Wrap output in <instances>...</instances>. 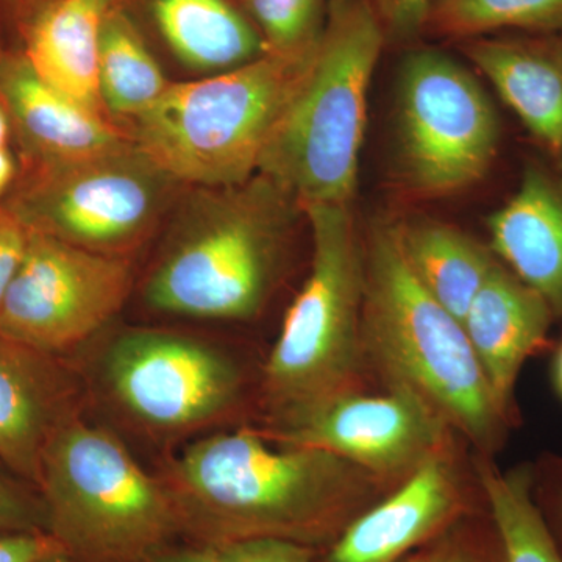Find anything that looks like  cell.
<instances>
[{
	"mask_svg": "<svg viewBox=\"0 0 562 562\" xmlns=\"http://www.w3.org/2000/svg\"><path fill=\"white\" fill-rule=\"evenodd\" d=\"M557 479L541 492L532 491L536 505L541 512L547 527L552 532L554 542L562 553V465L558 469Z\"/></svg>",
	"mask_w": 562,
	"mask_h": 562,
	"instance_id": "32",
	"label": "cell"
},
{
	"mask_svg": "<svg viewBox=\"0 0 562 562\" xmlns=\"http://www.w3.org/2000/svg\"><path fill=\"white\" fill-rule=\"evenodd\" d=\"M0 55H2V54H0Z\"/></svg>",
	"mask_w": 562,
	"mask_h": 562,
	"instance_id": "40",
	"label": "cell"
},
{
	"mask_svg": "<svg viewBox=\"0 0 562 562\" xmlns=\"http://www.w3.org/2000/svg\"><path fill=\"white\" fill-rule=\"evenodd\" d=\"M427 29L447 38H476L519 29L562 31V0H432Z\"/></svg>",
	"mask_w": 562,
	"mask_h": 562,
	"instance_id": "24",
	"label": "cell"
},
{
	"mask_svg": "<svg viewBox=\"0 0 562 562\" xmlns=\"http://www.w3.org/2000/svg\"><path fill=\"white\" fill-rule=\"evenodd\" d=\"M361 347L391 387L419 395L475 441L497 438L506 414L464 327L416 279L391 222L373 225L364 247Z\"/></svg>",
	"mask_w": 562,
	"mask_h": 562,
	"instance_id": "3",
	"label": "cell"
},
{
	"mask_svg": "<svg viewBox=\"0 0 562 562\" xmlns=\"http://www.w3.org/2000/svg\"><path fill=\"white\" fill-rule=\"evenodd\" d=\"M110 0H49L29 24L24 57L66 98L103 113L99 52Z\"/></svg>",
	"mask_w": 562,
	"mask_h": 562,
	"instance_id": "19",
	"label": "cell"
},
{
	"mask_svg": "<svg viewBox=\"0 0 562 562\" xmlns=\"http://www.w3.org/2000/svg\"><path fill=\"white\" fill-rule=\"evenodd\" d=\"M387 41L406 43L427 29L432 0H371Z\"/></svg>",
	"mask_w": 562,
	"mask_h": 562,
	"instance_id": "27",
	"label": "cell"
},
{
	"mask_svg": "<svg viewBox=\"0 0 562 562\" xmlns=\"http://www.w3.org/2000/svg\"><path fill=\"white\" fill-rule=\"evenodd\" d=\"M16 179V162L7 146H0V198L5 195Z\"/></svg>",
	"mask_w": 562,
	"mask_h": 562,
	"instance_id": "34",
	"label": "cell"
},
{
	"mask_svg": "<svg viewBox=\"0 0 562 562\" xmlns=\"http://www.w3.org/2000/svg\"><path fill=\"white\" fill-rule=\"evenodd\" d=\"M447 420L419 395L342 391L272 419L269 436L288 447L336 454L373 475L412 473L441 453Z\"/></svg>",
	"mask_w": 562,
	"mask_h": 562,
	"instance_id": "12",
	"label": "cell"
},
{
	"mask_svg": "<svg viewBox=\"0 0 562 562\" xmlns=\"http://www.w3.org/2000/svg\"><path fill=\"white\" fill-rule=\"evenodd\" d=\"M464 52L525 127L562 155V40L476 38Z\"/></svg>",
	"mask_w": 562,
	"mask_h": 562,
	"instance_id": "17",
	"label": "cell"
},
{
	"mask_svg": "<svg viewBox=\"0 0 562 562\" xmlns=\"http://www.w3.org/2000/svg\"><path fill=\"white\" fill-rule=\"evenodd\" d=\"M462 509L449 462L432 454L398 490L360 514L325 549L324 562H401L446 535Z\"/></svg>",
	"mask_w": 562,
	"mask_h": 562,
	"instance_id": "13",
	"label": "cell"
},
{
	"mask_svg": "<svg viewBox=\"0 0 562 562\" xmlns=\"http://www.w3.org/2000/svg\"><path fill=\"white\" fill-rule=\"evenodd\" d=\"M44 562H74V561H70L69 558L66 557V554H57V557L49 558V560H46Z\"/></svg>",
	"mask_w": 562,
	"mask_h": 562,
	"instance_id": "38",
	"label": "cell"
},
{
	"mask_svg": "<svg viewBox=\"0 0 562 562\" xmlns=\"http://www.w3.org/2000/svg\"><path fill=\"white\" fill-rule=\"evenodd\" d=\"M154 16L171 49L192 68H238L268 50L227 0H154Z\"/></svg>",
	"mask_w": 562,
	"mask_h": 562,
	"instance_id": "21",
	"label": "cell"
},
{
	"mask_svg": "<svg viewBox=\"0 0 562 562\" xmlns=\"http://www.w3.org/2000/svg\"><path fill=\"white\" fill-rule=\"evenodd\" d=\"M38 491L47 531L74 562H146L181 532L162 480L79 414L47 442Z\"/></svg>",
	"mask_w": 562,
	"mask_h": 562,
	"instance_id": "6",
	"label": "cell"
},
{
	"mask_svg": "<svg viewBox=\"0 0 562 562\" xmlns=\"http://www.w3.org/2000/svg\"><path fill=\"white\" fill-rule=\"evenodd\" d=\"M303 211L312 224V271L265 366L272 419L349 391L362 350L364 249L350 205Z\"/></svg>",
	"mask_w": 562,
	"mask_h": 562,
	"instance_id": "7",
	"label": "cell"
},
{
	"mask_svg": "<svg viewBox=\"0 0 562 562\" xmlns=\"http://www.w3.org/2000/svg\"><path fill=\"white\" fill-rule=\"evenodd\" d=\"M498 117L482 83L438 50L408 55L397 94V161L416 194L442 198L472 187L497 151Z\"/></svg>",
	"mask_w": 562,
	"mask_h": 562,
	"instance_id": "9",
	"label": "cell"
},
{
	"mask_svg": "<svg viewBox=\"0 0 562 562\" xmlns=\"http://www.w3.org/2000/svg\"><path fill=\"white\" fill-rule=\"evenodd\" d=\"M480 483L501 541L503 562H562L560 547L532 495L531 468L503 472L484 462Z\"/></svg>",
	"mask_w": 562,
	"mask_h": 562,
	"instance_id": "22",
	"label": "cell"
},
{
	"mask_svg": "<svg viewBox=\"0 0 562 562\" xmlns=\"http://www.w3.org/2000/svg\"><path fill=\"white\" fill-rule=\"evenodd\" d=\"M65 554L49 532H10L0 535V562H44Z\"/></svg>",
	"mask_w": 562,
	"mask_h": 562,
	"instance_id": "31",
	"label": "cell"
},
{
	"mask_svg": "<svg viewBox=\"0 0 562 562\" xmlns=\"http://www.w3.org/2000/svg\"><path fill=\"white\" fill-rule=\"evenodd\" d=\"M492 249L562 316V191L528 168L512 201L490 220Z\"/></svg>",
	"mask_w": 562,
	"mask_h": 562,
	"instance_id": "18",
	"label": "cell"
},
{
	"mask_svg": "<svg viewBox=\"0 0 562 562\" xmlns=\"http://www.w3.org/2000/svg\"><path fill=\"white\" fill-rule=\"evenodd\" d=\"M405 260L422 286L461 322L497 261L464 233L438 222L397 224Z\"/></svg>",
	"mask_w": 562,
	"mask_h": 562,
	"instance_id": "20",
	"label": "cell"
},
{
	"mask_svg": "<svg viewBox=\"0 0 562 562\" xmlns=\"http://www.w3.org/2000/svg\"><path fill=\"white\" fill-rule=\"evenodd\" d=\"M49 532L38 487L0 461V535Z\"/></svg>",
	"mask_w": 562,
	"mask_h": 562,
	"instance_id": "26",
	"label": "cell"
},
{
	"mask_svg": "<svg viewBox=\"0 0 562 562\" xmlns=\"http://www.w3.org/2000/svg\"><path fill=\"white\" fill-rule=\"evenodd\" d=\"M77 416V390L60 360L0 336V461L38 487L41 458Z\"/></svg>",
	"mask_w": 562,
	"mask_h": 562,
	"instance_id": "15",
	"label": "cell"
},
{
	"mask_svg": "<svg viewBox=\"0 0 562 562\" xmlns=\"http://www.w3.org/2000/svg\"><path fill=\"white\" fill-rule=\"evenodd\" d=\"M103 383L147 430L184 435L224 419L241 398L243 375L224 351L180 333L136 328L105 351Z\"/></svg>",
	"mask_w": 562,
	"mask_h": 562,
	"instance_id": "10",
	"label": "cell"
},
{
	"mask_svg": "<svg viewBox=\"0 0 562 562\" xmlns=\"http://www.w3.org/2000/svg\"><path fill=\"white\" fill-rule=\"evenodd\" d=\"M262 31L266 49L297 52L319 41L322 0H247Z\"/></svg>",
	"mask_w": 562,
	"mask_h": 562,
	"instance_id": "25",
	"label": "cell"
},
{
	"mask_svg": "<svg viewBox=\"0 0 562 562\" xmlns=\"http://www.w3.org/2000/svg\"><path fill=\"white\" fill-rule=\"evenodd\" d=\"M401 562H443V542L442 536L435 542L428 543L427 549L414 554H408Z\"/></svg>",
	"mask_w": 562,
	"mask_h": 562,
	"instance_id": "35",
	"label": "cell"
},
{
	"mask_svg": "<svg viewBox=\"0 0 562 562\" xmlns=\"http://www.w3.org/2000/svg\"><path fill=\"white\" fill-rule=\"evenodd\" d=\"M11 135V122L5 106L0 102V146H7Z\"/></svg>",
	"mask_w": 562,
	"mask_h": 562,
	"instance_id": "37",
	"label": "cell"
},
{
	"mask_svg": "<svg viewBox=\"0 0 562 562\" xmlns=\"http://www.w3.org/2000/svg\"><path fill=\"white\" fill-rule=\"evenodd\" d=\"M132 283L127 257L81 249L31 228L0 306V336L60 358L121 312Z\"/></svg>",
	"mask_w": 562,
	"mask_h": 562,
	"instance_id": "11",
	"label": "cell"
},
{
	"mask_svg": "<svg viewBox=\"0 0 562 562\" xmlns=\"http://www.w3.org/2000/svg\"><path fill=\"white\" fill-rule=\"evenodd\" d=\"M221 190L184 216L162 247L144 284L150 308L209 321L260 312L297 205L261 173Z\"/></svg>",
	"mask_w": 562,
	"mask_h": 562,
	"instance_id": "5",
	"label": "cell"
},
{
	"mask_svg": "<svg viewBox=\"0 0 562 562\" xmlns=\"http://www.w3.org/2000/svg\"><path fill=\"white\" fill-rule=\"evenodd\" d=\"M553 317L546 299L498 262L469 306L462 327L503 413L512 405L525 361L546 342Z\"/></svg>",
	"mask_w": 562,
	"mask_h": 562,
	"instance_id": "16",
	"label": "cell"
},
{
	"mask_svg": "<svg viewBox=\"0 0 562 562\" xmlns=\"http://www.w3.org/2000/svg\"><path fill=\"white\" fill-rule=\"evenodd\" d=\"M317 44L266 50L220 76L169 85L132 120L133 143L181 184L221 190L246 183L308 77Z\"/></svg>",
	"mask_w": 562,
	"mask_h": 562,
	"instance_id": "2",
	"label": "cell"
},
{
	"mask_svg": "<svg viewBox=\"0 0 562 562\" xmlns=\"http://www.w3.org/2000/svg\"><path fill=\"white\" fill-rule=\"evenodd\" d=\"M360 465L322 450H276L251 430L190 443L162 483L180 530L203 546L280 539L327 549L379 502V483Z\"/></svg>",
	"mask_w": 562,
	"mask_h": 562,
	"instance_id": "1",
	"label": "cell"
},
{
	"mask_svg": "<svg viewBox=\"0 0 562 562\" xmlns=\"http://www.w3.org/2000/svg\"><path fill=\"white\" fill-rule=\"evenodd\" d=\"M0 102L29 166L83 160L132 143L105 114L87 109L46 83L27 58L0 55Z\"/></svg>",
	"mask_w": 562,
	"mask_h": 562,
	"instance_id": "14",
	"label": "cell"
},
{
	"mask_svg": "<svg viewBox=\"0 0 562 562\" xmlns=\"http://www.w3.org/2000/svg\"><path fill=\"white\" fill-rule=\"evenodd\" d=\"M384 44L371 0L333 2L308 77L258 169L302 211L353 199L368 92Z\"/></svg>",
	"mask_w": 562,
	"mask_h": 562,
	"instance_id": "4",
	"label": "cell"
},
{
	"mask_svg": "<svg viewBox=\"0 0 562 562\" xmlns=\"http://www.w3.org/2000/svg\"><path fill=\"white\" fill-rule=\"evenodd\" d=\"M146 562H227L221 550L213 546L165 547Z\"/></svg>",
	"mask_w": 562,
	"mask_h": 562,
	"instance_id": "33",
	"label": "cell"
},
{
	"mask_svg": "<svg viewBox=\"0 0 562 562\" xmlns=\"http://www.w3.org/2000/svg\"><path fill=\"white\" fill-rule=\"evenodd\" d=\"M442 542L443 562H503L501 541L492 520L487 535H479V541L465 531L449 530Z\"/></svg>",
	"mask_w": 562,
	"mask_h": 562,
	"instance_id": "30",
	"label": "cell"
},
{
	"mask_svg": "<svg viewBox=\"0 0 562 562\" xmlns=\"http://www.w3.org/2000/svg\"><path fill=\"white\" fill-rule=\"evenodd\" d=\"M552 379L554 391H557V394L560 395L562 401V342L561 346L558 347L557 353H554Z\"/></svg>",
	"mask_w": 562,
	"mask_h": 562,
	"instance_id": "36",
	"label": "cell"
},
{
	"mask_svg": "<svg viewBox=\"0 0 562 562\" xmlns=\"http://www.w3.org/2000/svg\"><path fill=\"white\" fill-rule=\"evenodd\" d=\"M31 228L10 209L0 205V306L27 250Z\"/></svg>",
	"mask_w": 562,
	"mask_h": 562,
	"instance_id": "28",
	"label": "cell"
},
{
	"mask_svg": "<svg viewBox=\"0 0 562 562\" xmlns=\"http://www.w3.org/2000/svg\"><path fill=\"white\" fill-rule=\"evenodd\" d=\"M333 2H335V0H333Z\"/></svg>",
	"mask_w": 562,
	"mask_h": 562,
	"instance_id": "39",
	"label": "cell"
},
{
	"mask_svg": "<svg viewBox=\"0 0 562 562\" xmlns=\"http://www.w3.org/2000/svg\"><path fill=\"white\" fill-rule=\"evenodd\" d=\"M99 83L103 109L135 120L150 109L169 81L128 18L109 10L102 24Z\"/></svg>",
	"mask_w": 562,
	"mask_h": 562,
	"instance_id": "23",
	"label": "cell"
},
{
	"mask_svg": "<svg viewBox=\"0 0 562 562\" xmlns=\"http://www.w3.org/2000/svg\"><path fill=\"white\" fill-rule=\"evenodd\" d=\"M227 562H313L316 550L280 539H251L217 547Z\"/></svg>",
	"mask_w": 562,
	"mask_h": 562,
	"instance_id": "29",
	"label": "cell"
},
{
	"mask_svg": "<svg viewBox=\"0 0 562 562\" xmlns=\"http://www.w3.org/2000/svg\"><path fill=\"white\" fill-rule=\"evenodd\" d=\"M179 184L132 140L83 160L31 166L5 203L32 231L127 257L154 231Z\"/></svg>",
	"mask_w": 562,
	"mask_h": 562,
	"instance_id": "8",
	"label": "cell"
}]
</instances>
